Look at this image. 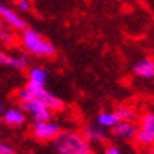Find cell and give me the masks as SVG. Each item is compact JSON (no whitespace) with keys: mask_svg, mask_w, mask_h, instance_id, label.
<instances>
[{"mask_svg":"<svg viewBox=\"0 0 154 154\" xmlns=\"http://www.w3.org/2000/svg\"><path fill=\"white\" fill-rule=\"evenodd\" d=\"M120 120L117 116L116 110H105V112L99 113L96 117V125H99L103 129H112L117 122Z\"/></svg>","mask_w":154,"mask_h":154,"instance_id":"13","label":"cell"},{"mask_svg":"<svg viewBox=\"0 0 154 154\" xmlns=\"http://www.w3.org/2000/svg\"><path fill=\"white\" fill-rule=\"evenodd\" d=\"M81 133L91 144H100L106 140V129L99 125H86L82 127Z\"/></svg>","mask_w":154,"mask_h":154,"instance_id":"10","label":"cell"},{"mask_svg":"<svg viewBox=\"0 0 154 154\" xmlns=\"http://www.w3.org/2000/svg\"><path fill=\"white\" fill-rule=\"evenodd\" d=\"M139 126L134 123V120H119L115 126L110 129L112 136L120 140H134L137 134Z\"/></svg>","mask_w":154,"mask_h":154,"instance_id":"7","label":"cell"},{"mask_svg":"<svg viewBox=\"0 0 154 154\" xmlns=\"http://www.w3.org/2000/svg\"><path fill=\"white\" fill-rule=\"evenodd\" d=\"M37 99L38 102H41L42 105H45L48 109H51L52 112H58L64 109V102L61 100L58 96H55L54 94H51L50 91H47L45 86H37V85L26 84L23 89H20L17 94V100H26V99Z\"/></svg>","mask_w":154,"mask_h":154,"instance_id":"3","label":"cell"},{"mask_svg":"<svg viewBox=\"0 0 154 154\" xmlns=\"http://www.w3.org/2000/svg\"><path fill=\"white\" fill-rule=\"evenodd\" d=\"M20 44L23 45L27 54L38 58H52L55 55V47L47 38L33 30V28H24L20 34Z\"/></svg>","mask_w":154,"mask_h":154,"instance_id":"2","label":"cell"},{"mask_svg":"<svg viewBox=\"0 0 154 154\" xmlns=\"http://www.w3.org/2000/svg\"><path fill=\"white\" fill-rule=\"evenodd\" d=\"M116 113L120 120H134L136 119V110L131 107L122 106L119 109H116Z\"/></svg>","mask_w":154,"mask_h":154,"instance_id":"16","label":"cell"},{"mask_svg":"<svg viewBox=\"0 0 154 154\" xmlns=\"http://www.w3.org/2000/svg\"><path fill=\"white\" fill-rule=\"evenodd\" d=\"M0 154H17V153H16V150L10 144L0 141Z\"/></svg>","mask_w":154,"mask_h":154,"instance_id":"20","label":"cell"},{"mask_svg":"<svg viewBox=\"0 0 154 154\" xmlns=\"http://www.w3.org/2000/svg\"><path fill=\"white\" fill-rule=\"evenodd\" d=\"M10 60H11V52L0 51V65L10 66Z\"/></svg>","mask_w":154,"mask_h":154,"instance_id":"18","label":"cell"},{"mask_svg":"<svg viewBox=\"0 0 154 154\" xmlns=\"http://www.w3.org/2000/svg\"><path fill=\"white\" fill-rule=\"evenodd\" d=\"M2 123H3V120H2V116H0V125H2Z\"/></svg>","mask_w":154,"mask_h":154,"instance_id":"23","label":"cell"},{"mask_svg":"<svg viewBox=\"0 0 154 154\" xmlns=\"http://www.w3.org/2000/svg\"><path fill=\"white\" fill-rule=\"evenodd\" d=\"M14 6H16V10L20 11V13H28L31 10V7H33L30 0H16Z\"/></svg>","mask_w":154,"mask_h":154,"instance_id":"17","label":"cell"},{"mask_svg":"<svg viewBox=\"0 0 154 154\" xmlns=\"http://www.w3.org/2000/svg\"><path fill=\"white\" fill-rule=\"evenodd\" d=\"M19 103H20V107L26 112V115H28L34 122L52 119V110L48 109L45 105H42L41 102H38L37 99L30 98V99H26V100H21Z\"/></svg>","mask_w":154,"mask_h":154,"instance_id":"6","label":"cell"},{"mask_svg":"<svg viewBox=\"0 0 154 154\" xmlns=\"http://www.w3.org/2000/svg\"><path fill=\"white\" fill-rule=\"evenodd\" d=\"M47 78H48V74L44 68H41V66H31V68L28 69L27 84L37 85V86H45Z\"/></svg>","mask_w":154,"mask_h":154,"instance_id":"12","label":"cell"},{"mask_svg":"<svg viewBox=\"0 0 154 154\" xmlns=\"http://www.w3.org/2000/svg\"><path fill=\"white\" fill-rule=\"evenodd\" d=\"M26 119H27V115L21 107H9V109H5V112L2 115V120L3 123H6L7 126L11 127H19L23 126L26 123Z\"/></svg>","mask_w":154,"mask_h":154,"instance_id":"9","label":"cell"},{"mask_svg":"<svg viewBox=\"0 0 154 154\" xmlns=\"http://www.w3.org/2000/svg\"><path fill=\"white\" fill-rule=\"evenodd\" d=\"M134 141L140 147L149 149L154 146V112H147L140 117Z\"/></svg>","mask_w":154,"mask_h":154,"instance_id":"4","label":"cell"},{"mask_svg":"<svg viewBox=\"0 0 154 154\" xmlns=\"http://www.w3.org/2000/svg\"><path fill=\"white\" fill-rule=\"evenodd\" d=\"M103 154H123L122 149L119 146H115V144H109L105 147L103 150Z\"/></svg>","mask_w":154,"mask_h":154,"instance_id":"19","label":"cell"},{"mask_svg":"<svg viewBox=\"0 0 154 154\" xmlns=\"http://www.w3.org/2000/svg\"><path fill=\"white\" fill-rule=\"evenodd\" d=\"M133 74L143 79H151L154 76V61L151 58H141L133 65Z\"/></svg>","mask_w":154,"mask_h":154,"instance_id":"11","label":"cell"},{"mask_svg":"<svg viewBox=\"0 0 154 154\" xmlns=\"http://www.w3.org/2000/svg\"><path fill=\"white\" fill-rule=\"evenodd\" d=\"M146 154H154V146L149 147V150H147V153H146Z\"/></svg>","mask_w":154,"mask_h":154,"instance_id":"21","label":"cell"},{"mask_svg":"<svg viewBox=\"0 0 154 154\" xmlns=\"http://www.w3.org/2000/svg\"><path fill=\"white\" fill-rule=\"evenodd\" d=\"M17 42V34L14 33V28L9 27L7 24L0 26V44L6 47H11Z\"/></svg>","mask_w":154,"mask_h":154,"instance_id":"14","label":"cell"},{"mask_svg":"<svg viewBox=\"0 0 154 154\" xmlns=\"http://www.w3.org/2000/svg\"><path fill=\"white\" fill-rule=\"evenodd\" d=\"M52 146L58 154H92V144L76 130H61Z\"/></svg>","mask_w":154,"mask_h":154,"instance_id":"1","label":"cell"},{"mask_svg":"<svg viewBox=\"0 0 154 154\" xmlns=\"http://www.w3.org/2000/svg\"><path fill=\"white\" fill-rule=\"evenodd\" d=\"M0 19L5 21V24H7L9 27L14 28V30L23 31L24 28H27V23L24 21L23 17L6 5H0Z\"/></svg>","mask_w":154,"mask_h":154,"instance_id":"8","label":"cell"},{"mask_svg":"<svg viewBox=\"0 0 154 154\" xmlns=\"http://www.w3.org/2000/svg\"><path fill=\"white\" fill-rule=\"evenodd\" d=\"M153 78H154V76H153Z\"/></svg>","mask_w":154,"mask_h":154,"instance_id":"24","label":"cell"},{"mask_svg":"<svg viewBox=\"0 0 154 154\" xmlns=\"http://www.w3.org/2000/svg\"><path fill=\"white\" fill-rule=\"evenodd\" d=\"M10 66L17 71H24L30 66V58L24 52H11V60H10Z\"/></svg>","mask_w":154,"mask_h":154,"instance_id":"15","label":"cell"},{"mask_svg":"<svg viewBox=\"0 0 154 154\" xmlns=\"http://www.w3.org/2000/svg\"><path fill=\"white\" fill-rule=\"evenodd\" d=\"M3 112H5V106H3V103L0 102V116L3 115Z\"/></svg>","mask_w":154,"mask_h":154,"instance_id":"22","label":"cell"},{"mask_svg":"<svg viewBox=\"0 0 154 154\" xmlns=\"http://www.w3.org/2000/svg\"><path fill=\"white\" fill-rule=\"evenodd\" d=\"M60 123L52 120V119L34 122L33 126H31V134L34 136V139H37L40 141H52L60 134Z\"/></svg>","mask_w":154,"mask_h":154,"instance_id":"5","label":"cell"}]
</instances>
